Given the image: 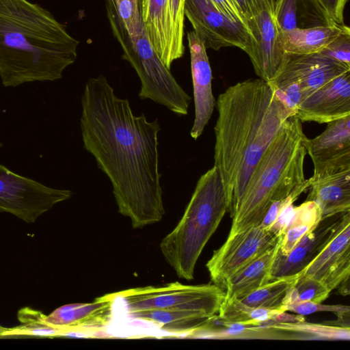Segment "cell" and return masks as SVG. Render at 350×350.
<instances>
[{
	"mask_svg": "<svg viewBox=\"0 0 350 350\" xmlns=\"http://www.w3.org/2000/svg\"><path fill=\"white\" fill-rule=\"evenodd\" d=\"M284 312L280 310L250 306L237 298H225L217 317L232 323L256 326L280 321Z\"/></svg>",
	"mask_w": 350,
	"mask_h": 350,
	"instance_id": "cell-26",
	"label": "cell"
},
{
	"mask_svg": "<svg viewBox=\"0 0 350 350\" xmlns=\"http://www.w3.org/2000/svg\"><path fill=\"white\" fill-rule=\"evenodd\" d=\"M242 14L246 25L250 31L252 36L254 32V0H232ZM254 39V38H253Z\"/></svg>",
	"mask_w": 350,
	"mask_h": 350,
	"instance_id": "cell-36",
	"label": "cell"
},
{
	"mask_svg": "<svg viewBox=\"0 0 350 350\" xmlns=\"http://www.w3.org/2000/svg\"><path fill=\"white\" fill-rule=\"evenodd\" d=\"M79 41L48 10L29 0H0V78L5 87L54 81L75 63Z\"/></svg>",
	"mask_w": 350,
	"mask_h": 350,
	"instance_id": "cell-3",
	"label": "cell"
},
{
	"mask_svg": "<svg viewBox=\"0 0 350 350\" xmlns=\"http://www.w3.org/2000/svg\"><path fill=\"white\" fill-rule=\"evenodd\" d=\"M349 70V66L321 53H315L306 55L286 53L280 72H284L299 81L304 99L335 77Z\"/></svg>",
	"mask_w": 350,
	"mask_h": 350,
	"instance_id": "cell-17",
	"label": "cell"
},
{
	"mask_svg": "<svg viewBox=\"0 0 350 350\" xmlns=\"http://www.w3.org/2000/svg\"><path fill=\"white\" fill-rule=\"evenodd\" d=\"M298 278L299 275H295L271 280L239 299L250 306L283 311L282 303L287 291Z\"/></svg>",
	"mask_w": 350,
	"mask_h": 350,
	"instance_id": "cell-27",
	"label": "cell"
},
{
	"mask_svg": "<svg viewBox=\"0 0 350 350\" xmlns=\"http://www.w3.org/2000/svg\"><path fill=\"white\" fill-rule=\"evenodd\" d=\"M228 208L221 177L213 165L200 177L182 218L159 245L180 278H193L198 258Z\"/></svg>",
	"mask_w": 350,
	"mask_h": 350,
	"instance_id": "cell-5",
	"label": "cell"
},
{
	"mask_svg": "<svg viewBox=\"0 0 350 350\" xmlns=\"http://www.w3.org/2000/svg\"><path fill=\"white\" fill-rule=\"evenodd\" d=\"M118 14L128 32L142 22L139 0H114Z\"/></svg>",
	"mask_w": 350,
	"mask_h": 350,
	"instance_id": "cell-33",
	"label": "cell"
},
{
	"mask_svg": "<svg viewBox=\"0 0 350 350\" xmlns=\"http://www.w3.org/2000/svg\"><path fill=\"white\" fill-rule=\"evenodd\" d=\"M327 124L320 135L304 142L314 165L309 182L350 169V116Z\"/></svg>",
	"mask_w": 350,
	"mask_h": 350,
	"instance_id": "cell-13",
	"label": "cell"
},
{
	"mask_svg": "<svg viewBox=\"0 0 350 350\" xmlns=\"http://www.w3.org/2000/svg\"><path fill=\"white\" fill-rule=\"evenodd\" d=\"M3 144L1 142H0V148H1L3 147Z\"/></svg>",
	"mask_w": 350,
	"mask_h": 350,
	"instance_id": "cell-40",
	"label": "cell"
},
{
	"mask_svg": "<svg viewBox=\"0 0 350 350\" xmlns=\"http://www.w3.org/2000/svg\"><path fill=\"white\" fill-rule=\"evenodd\" d=\"M337 288H338V292L342 295H347L349 294V279H347L342 282Z\"/></svg>",
	"mask_w": 350,
	"mask_h": 350,
	"instance_id": "cell-39",
	"label": "cell"
},
{
	"mask_svg": "<svg viewBox=\"0 0 350 350\" xmlns=\"http://www.w3.org/2000/svg\"><path fill=\"white\" fill-rule=\"evenodd\" d=\"M301 122L319 124L350 116V70L317 89L299 104L297 114Z\"/></svg>",
	"mask_w": 350,
	"mask_h": 350,
	"instance_id": "cell-15",
	"label": "cell"
},
{
	"mask_svg": "<svg viewBox=\"0 0 350 350\" xmlns=\"http://www.w3.org/2000/svg\"><path fill=\"white\" fill-rule=\"evenodd\" d=\"M302 193H304V191H297L286 198L273 202L269 206L263 219L258 226L262 229L269 231V229L276 221L282 209L287 205L293 204Z\"/></svg>",
	"mask_w": 350,
	"mask_h": 350,
	"instance_id": "cell-34",
	"label": "cell"
},
{
	"mask_svg": "<svg viewBox=\"0 0 350 350\" xmlns=\"http://www.w3.org/2000/svg\"><path fill=\"white\" fill-rule=\"evenodd\" d=\"M195 105V118L190 131L197 139L211 118L216 100L212 90V70L204 42L193 31L187 33Z\"/></svg>",
	"mask_w": 350,
	"mask_h": 350,
	"instance_id": "cell-16",
	"label": "cell"
},
{
	"mask_svg": "<svg viewBox=\"0 0 350 350\" xmlns=\"http://www.w3.org/2000/svg\"><path fill=\"white\" fill-rule=\"evenodd\" d=\"M345 26L334 25L280 31L279 45L283 52L288 54L319 53L338 37Z\"/></svg>",
	"mask_w": 350,
	"mask_h": 350,
	"instance_id": "cell-23",
	"label": "cell"
},
{
	"mask_svg": "<svg viewBox=\"0 0 350 350\" xmlns=\"http://www.w3.org/2000/svg\"><path fill=\"white\" fill-rule=\"evenodd\" d=\"M293 208V204L285 206L280 212L273 225L269 229V231L278 237L282 236L292 217Z\"/></svg>",
	"mask_w": 350,
	"mask_h": 350,
	"instance_id": "cell-37",
	"label": "cell"
},
{
	"mask_svg": "<svg viewBox=\"0 0 350 350\" xmlns=\"http://www.w3.org/2000/svg\"><path fill=\"white\" fill-rule=\"evenodd\" d=\"M306 135L297 115L288 117L266 148L245 189L228 235L258 226L271 204L310 187L304 163Z\"/></svg>",
	"mask_w": 350,
	"mask_h": 350,
	"instance_id": "cell-4",
	"label": "cell"
},
{
	"mask_svg": "<svg viewBox=\"0 0 350 350\" xmlns=\"http://www.w3.org/2000/svg\"><path fill=\"white\" fill-rule=\"evenodd\" d=\"M268 327L288 333L302 334L303 338L323 340L350 339V327L339 325L308 323L302 321L273 322L265 324Z\"/></svg>",
	"mask_w": 350,
	"mask_h": 350,
	"instance_id": "cell-28",
	"label": "cell"
},
{
	"mask_svg": "<svg viewBox=\"0 0 350 350\" xmlns=\"http://www.w3.org/2000/svg\"><path fill=\"white\" fill-rule=\"evenodd\" d=\"M331 291L320 280L310 277H301L291 286L284 297L282 310L294 301L322 303L329 295Z\"/></svg>",
	"mask_w": 350,
	"mask_h": 350,
	"instance_id": "cell-29",
	"label": "cell"
},
{
	"mask_svg": "<svg viewBox=\"0 0 350 350\" xmlns=\"http://www.w3.org/2000/svg\"><path fill=\"white\" fill-rule=\"evenodd\" d=\"M185 0H167L172 62L182 57L185 53Z\"/></svg>",
	"mask_w": 350,
	"mask_h": 350,
	"instance_id": "cell-30",
	"label": "cell"
},
{
	"mask_svg": "<svg viewBox=\"0 0 350 350\" xmlns=\"http://www.w3.org/2000/svg\"><path fill=\"white\" fill-rule=\"evenodd\" d=\"M285 312L290 311L299 315H308L317 312H329L335 314L338 319L336 322L342 327H349L345 323L349 324L350 308L348 306L325 305L322 303H314L310 301H294L286 306Z\"/></svg>",
	"mask_w": 350,
	"mask_h": 350,
	"instance_id": "cell-31",
	"label": "cell"
},
{
	"mask_svg": "<svg viewBox=\"0 0 350 350\" xmlns=\"http://www.w3.org/2000/svg\"><path fill=\"white\" fill-rule=\"evenodd\" d=\"M307 200L320 207L322 219L350 211V169L310 182Z\"/></svg>",
	"mask_w": 350,
	"mask_h": 350,
	"instance_id": "cell-19",
	"label": "cell"
},
{
	"mask_svg": "<svg viewBox=\"0 0 350 350\" xmlns=\"http://www.w3.org/2000/svg\"><path fill=\"white\" fill-rule=\"evenodd\" d=\"M105 8L112 33L123 51L122 58L131 65L140 80L139 98L150 99L176 115H187L191 97L154 49L144 23L129 35L118 14L114 0H105Z\"/></svg>",
	"mask_w": 350,
	"mask_h": 350,
	"instance_id": "cell-6",
	"label": "cell"
},
{
	"mask_svg": "<svg viewBox=\"0 0 350 350\" xmlns=\"http://www.w3.org/2000/svg\"><path fill=\"white\" fill-rule=\"evenodd\" d=\"M336 24L344 25V12L348 0H319Z\"/></svg>",
	"mask_w": 350,
	"mask_h": 350,
	"instance_id": "cell-35",
	"label": "cell"
},
{
	"mask_svg": "<svg viewBox=\"0 0 350 350\" xmlns=\"http://www.w3.org/2000/svg\"><path fill=\"white\" fill-rule=\"evenodd\" d=\"M214 166L234 213L262 154L292 116L267 81L247 79L228 88L216 101Z\"/></svg>",
	"mask_w": 350,
	"mask_h": 350,
	"instance_id": "cell-2",
	"label": "cell"
},
{
	"mask_svg": "<svg viewBox=\"0 0 350 350\" xmlns=\"http://www.w3.org/2000/svg\"><path fill=\"white\" fill-rule=\"evenodd\" d=\"M116 293L125 302L129 313L166 310L193 312L214 317L225 299V291L214 284L185 285L178 282L159 286L133 288Z\"/></svg>",
	"mask_w": 350,
	"mask_h": 350,
	"instance_id": "cell-7",
	"label": "cell"
},
{
	"mask_svg": "<svg viewBox=\"0 0 350 350\" xmlns=\"http://www.w3.org/2000/svg\"><path fill=\"white\" fill-rule=\"evenodd\" d=\"M323 221L319 205L313 200H306L294 206L288 224L281 236L278 254L287 255L306 234L313 232Z\"/></svg>",
	"mask_w": 350,
	"mask_h": 350,
	"instance_id": "cell-25",
	"label": "cell"
},
{
	"mask_svg": "<svg viewBox=\"0 0 350 350\" xmlns=\"http://www.w3.org/2000/svg\"><path fill=\"white\" fill-rule=\"evenodd\" d=\"M279 237L258 226L228 235L206 265L213 284L224 290L231 276L275 245Z\"/></svg>",
	"mask_w": 350,
	"mask_h": 350,
	"instance_id": "cell-10",
	"label": "cell"
},
{
	"mask_svg": "<svg viewBox=\"0 0 350 350\" xmlns=\"http://www.w3.org/2000/svg\"><path fill=\"white\" fill-rule=\"evenodd\" d=\"M134 319L150 322L167 332L193 334L201 332L215 317L187 311L150 310L129 313Z\"/></svg>",
	"mask_w": 350,
	"mask_h": 350,
	"instance_id": "cell-24",
	"label": "cell"
},
{
	"mask_svg": "<svg viewBox=\"0 0 350 350\" xmlns=\"http://www.w3.org/2000/svg\"><path fill=\"white\" fill-rule=\"evenodd\" d=\"M280 31L336 24L319 0H270Z\"/></svg>",
	"mask_w": 350,
	"mask_h": 350,
	"instance_id": "cell-18",
	"label": "cell"
},
{
	"mask_svg": "<svg viewBox=\"0 0 350 350\" xmlns=\"http://www.w3.org/2000/svg\"><path fill=\"white\" fill-rule=\"evenodd\" d=\"M321 281L331 291L350 275V211L337 219L330 235L298 274Z\"/></svg>",
	"mask_w": 350,
	"mask_h": 350,
	"instance_id": "cell-12",
	"label": "cell"
},
{
	"mask_svg": "<svg viewBox=\"0 0 350 350\" xmlns=\"http://www.w3.org/2000/svg\"><path fill=\"white\" fill-rule=\"evenodd\" d=\"M277 243L239 270L227 282L225 298L241 299L271 281V270L280 247Z\"/></svg>",
	"mask_w": 350,
	"mask_h": 350,
	"instance_id": "cell-21",
	"label": "cell"
},
{
	"mask_svg": "<svg viewBox=\"0 0 350 350\" xmlns=\"http://www.w3.org/2000/svg\"><path fill=\"white\" fill-rule=\"evenodd\" d=\"M141 14L152 46L170 69L172 62L167 0H142Z\"/></svg>",
	"mask_w": 350,
	"mask_h": 350,
	"instance_id": "cell-22",
	"label": "cell"
},
{
	"mask_svg": "<svg viewBox=\"0 0 350 350\" xmlns=\"http://www.w3.org/2000/svg\"><path fill=\"white\" fill-rule=\"evenodd\" d=\"M72 195L70 190L49 187L0 164V212L33 223Z\"/></svg>",
	"mask_w": 350,
	"mask_h": 350,
	"instance_id": "cell-8",
	"label": "cell"
},
{
	"mask_svg": "<svg viewBox=\"0 0 350 350\" xmlns=\"http://www.w3.org/2000/svg\"><path fill=\"white\" fill-rule=\"evenodd\" d=\"M319 53L350 66L349 27L346 25L342 33Z\"/></svg>",
	"mask_w": 350,
	"mask_h": 350,
	"instance_id": "cell-32",
	"label": "cell"
},
{
	"mask_svg": "<svg viewBox=\"0 0 350 350\" xmlns=\"http://www.w3.org/2000/svg\"><path fill=\"white\" fill-rule=\"evenodd\" d=\"M254 46L249 57L260 79L269 82L282 69L286 53L279 45L280 30L270 0H254Z\"/></svg>",
	"mask_w": 350,
	"mask_h": 350,
	"instance_id": "cell-14",
	"label": "cell"
},
{
	"mask_svg": "<svg viewBox=\"0 0 350 350\" xmlns=\"http://www.w3.org/2000/svg\"><path fill=\"white\" fill-rule=\"evenodd\" d=\"M116 293L97 297L92 302L62 306L49 315L29 308L21 309L26 316L57 327L60 336L102 331L111 323Z\"/></svg>",
	"mask_w": 350,
	"mask_h": 350,
	"instance_id": "cell-11",
	"label": "cell"
},
{
	"mask_svg": "<svg viewBox=\"0 0 350 350\" xmlns=\"http://www.w3.org/2000/svg\"><path fill=\"white\" fill-rule=\"evenodd\" d=\"M81 102L83 148L109 178L118 213L131 219L133 228L159 222L165 208L158 120L135 116L103 75L86 82Z\"/></svg>",
	"mask_w": 350,
	"mask_h": 350,
	"instance_id": "cell-1",
	"label": "cell"
},
{
	"mask_svg": "<svg viewBox=\"0 0 350 350\" xmlns=\"http://www.w3.org/2000/svg\"><path fill=\"white\" fill-rule=\"evenodd\" d=\"M226 15L235 22L245 24V20L232 0H211ZM247 26V25H246Z\"/></svg>",
	"mask_w": 350,
	"mask_h": 350,
	"instance_id": "cell-38",
	"label": "cell"
},
{
	"mask_svg": "<svg viewBox=\"0 0 350 350\" xmlns=\"http://www.w3.org/2000/svg\"><path fill=\"white\" fill-rule=\"evenodd\" d=\"M185 16L206 49L235 46L251 53L254 39L247 27L232 20L211 0H185Z\"/></svg>",
	"mask_w": 350,
	"mask_h": 350,
	"instance_id": "cell-9",
	"label": "cell"
},
{
	"mask_svg": "<svg viewBox=\"0 0 350 350\" xmlns=\"http://www.w3.org/2000/svg\"><path fill=\"white\" fill-rule=\"evenodd\" d=\"M337 220L327 223L305 235L286 256L278 254L271 270V281L282 277L297 275L313 259L330 235Z\"/></svg>",
	"mask_w": 350,
	"mask_h": 350,
	"instance_id": "cell-20",
	"label": "cell"
}]
</instances>
